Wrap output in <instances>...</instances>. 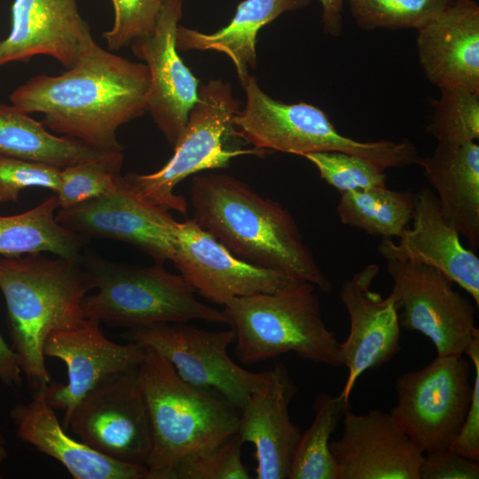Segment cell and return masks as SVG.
<instances>
[{
  "label": "cell",
  "mask_w": 479,
  "mask_h": 479,
  "mask_svg": "<svg viewBox=\"0 0 479 479\" xmlns=\"http://www.w3.org/2000/svg\"><path fill=\"white\" fill-rule=\"evenodd\" d=\"M148 67L93 41L59 75H38L10 95L21 111L41 113L50 130L100 151L123 152L119 127L147 112Z\"/></svg>",
  "instance_id": "cell-1"
},
{
  "label": "cell",
  "mask_w": 479,
  "mask_h": 479,
  "mask_svg": "<svg viewBox=\"0 0 479 479\" xmlns=\"http://www.w3.org/2000/svg\"><path fill=\"white\" fill-rule=\"evenodd\" d=\"M190 199L192 219L236 256L331 290L294 217L279 203L224 173L193 177Z\"/></svg>",
  "instance_id": "cell-2"
},
{
  "label": "cell",
  "mask_w": 479,
  "mask_h": 479,
  "mask_svg": "<svg viewBox=\"0 0 479 479\" xmlns=\"http://www.w3.org/2000/svg\"><path fill=\"white\" fill-rule=\"evenodd\" d=\"M92 288L82 255L0 256V290L6 303L12 349L35 392L51 382L43 354L46 338L84 321L81 304Z\"/></svg>",
  "instance_id": "cell-3"
},
{
  "label": "cell",
  "mask_w": 479,
  "mask_h": 479,
  "mask_svg": "<svg viewBox=\"0 0 479 479\" xmlns=\"http://www.w3.org/2000/svg\"><path fill=\"white\" fill-rule=\"evenodd\" d=\"M145 349L137 373L152 430L147 479H174L182 466L237 433L240 410L219 392L185 381L158 352Z\"/></svg>",
  "instance_id": "cell-4"
},
{
  "label": "cell",
  "mask_w": 479,
  "mask_h": 479,
  "mask_svg": "<svg viewBox=\"0 0 479 479\" xmlns=\"http://www.w3.org/2000/svg\"><path fill=\"white\" fill-rule=\"evenodd\" d=\"M82 265L97 292L81 304L84 318L128 329L157 323L200 319L226 324L218 310L197 299L194 288L164 263L137 266L118 263L96 254L82 256Z\"/></svg>",
  "instance_id": "cell-5"
},
{
  "label": "cell",
  "mask_w": 479,
  "mask_h": 479,
  "mask_svg": "<svg viewBox=\"0 0 479 479\" xmlns=\"http://www.w3.org/2000/svg\"><path fill=\"white\" fill-rule=\"evenodd\" d=\"M236 334V354L247 365L294 352L341 366L340 342L322 317L315 287L308 282L278 293L237 297L223 310Z\"/></svg>",
  "instance_id": "cell-6"
},
{
  "label": "cell",
  "mask_w": 479,
  "mask_h": 479,
  "mask_svg": "<svg viewBox=\"0 0 479 479\" xmlns=\"http://www.w3.org/2000/svg\"><path fill=\"white\" fill-rule=\"evenodd\" d=\"M239 110L240 101L233 97L230 83L208 81L199 88L198 100L170 159L155 172L128 173L123 180L140 199L185 216L187 202L174 192L182 180L203 170L226 168L239 155L265 153L228 145L229 138L236 136L232 118Z\"/></svg>",
  "instance_id": "cell-7"
},
{
  "label": "cell",
  "mask_w": 479,
  "mask_h": 479,
  "mask_svg": "<svg viewBox=\"0 0 479 479\" xmlns=\"http://www.w3.org/2000/svg\"><path fill=\"white\" fill-rule=\"evenodd\" d=\"M246 104L232 118L236 137L255 149L303 156L337 151L364 158L379 168L390 167L397 156L393 141H358L339 132L320 108L305 103L286 104L273 99L250 74L241 82Z\"/></svg>",
  "instance_id": "cell-8"
},
{
  "label": "cell",
  "mask_w": 479,
  "mask_h": 479,
  "mask_svg": "<svg viewBox=\"0 0 479 479\" xmlns=\"http://www.w3.org/2000/svg\"><path fill=\"white\" fill-rule=\"evenodd\" d=\"M469 376L463 355H447L397 379L389 413L423 453L449 449L457 436L470 405Z\"/></svg>",
  "instance_id": "cell-9"
},
{
  "label": "cell",
  "mask_w": 479,
  "mask_h": 479,
  "mask_svg": "<svg viewBox=\"0 0 479 479\" xmlns=\"http://www.w3.org/2000/svg\"><path fill=\"white\" fill-rule=\"evenodd\" d=\"M122 336L152 348L185 381L219 392L239 410L267 380V370L247 371L231 358L228 349L236 340L232 327L208 331L188 322L157 323L128 329Z\"/></svg>",
  "instance_id": "cell-10"
},
{
  "label": "cell",
  "mask_w": 479,
  "mask_h": 479,
  "mask_svg": "<svg viewBox=\"0 0 479 479\" xmlns=\"http://www.w3.org/2000/svg\"><path fill=\"white\" fill-rule=\"evenodd\" d=\"M137 368L100 381L78 402L62 426L111 459L145 465L153 441Z\"/></svg>",
  "instance_id": "cell-11"
},
{
  "label": "cell",
  "mask_w": 479,
  "mask_h": 479,
  "mask_svg": "<svg viewBox=\"0 0 479 479\" xmlns=\"http://www.w3.org/2000/svg\"><path fill=\"white\" fill-rule=\"evenodd\" d=\"M393 280L390 294L402 309L400 326L418 331L434 343L437 356L464 355L479 334L475 309L453 282L428 265L387 259Z\"/></svg>",
  "instance_id": "cell-12"
},
{
  "label": "cell",
  "mask_w": 479,
  "mask_h": 479,
  "mask_svg": "<svg viewBox=\"0 0 479 479\" xmlns=\"http://www.w3.org/2000/svg\"><path fill=\"white\" fill-rule=\"evenodd\" d=\"M56 220L84 240L101 238L131 245L155 263L173 260L177 221L169 210L140 199L119 176L106 193L59 208Z\"/></svg>",
  "instance_id": "cell-13"
},
{
  "label": "cell",
  "mask_w": 479,
  "mask_h": 479,
  "mask_svg": "<svg viewBox=\"0 0 479 479\" xmlns=\"http://www.w3.org/2000/svg\"><path fill=\"white\" fill-rule=\"evenodd\" d=\"M172 262L197 293L224 306L237 297L282 292L302 282L240 259L193 219L177 223Z\"/></svg>",
  "instance_id": "cell-14"
},
{
  "label": "cell",
  "mask_w": 479,
  "mask_h": 479,
  "mask_svg": "<svg viewBox=\"0 0 479 479\" xmlns=\"http://www.w3.org/2000/svg\"><path fill=\"white\" fill-rule=\"evenodd\" d=\"M183 5L184 0H162L153 31L130 43L134 54L149 70L147 112L172 148L185 128L200 88L176 45Z\"/></svg>",
  "instance_id": "cell-15"
},
{
  "label": "cell",
  "mask_w": 479,
  "mask_h": 479,
  "mask_svg": "<svg viewBox=\"0 0 479 479\" xmlns=\"http://www.w3.org/2000/svg\"><path fill=\"white\" fill-rule=\"evenodd\" d=\"M99 324L85 318L75 327L51 333L44 342V356L62 360L67 368V384L51 381L43 389L48 404L64 412L62 424L78 402L100 381L137 367L145 357V346L114 342L105 336Z\"/></svg>",
  "instance_id": "cell-16"
},
{
  "label": "cell",
  "mask_w": 479,
  "mask_h": 479,
  "mask_svg": "<svg viewBox=\"0 0 479 479\" xmlns=\"http://www.w3.org/2000/svg\"><path fill=\"white\" fill-rule=\"evenodd\" d=\"M342 436L329 443L339 479H420L424 453L390 413L347 410Z\"/></svg>",
  "instance_id": "cell-17"
},
{
  "label": "cell",
  "mask_w": 479,
  "mask_h": 479,
  "mask_svg": "<svg viewBox=\"0 0 479 479\" xmlns=\"http://www.w3.org/2000/svg\"><path fill=\"white\" fill-rule=\"evenodd\" d=\"M380 271L371 263L347 279L340 291L350 322L347 339L340 343V357L348 369L341 394L349 401L350 393L365 371L390 361L400 350L398 308L393 296L386 298L372 290Z\"/></svg>",
  "instance_id": "cell-18"
},
{
  "label": "cell",
  "mask_w": 479,
  "mask_h": 479,
  "mask_svg": "<svg viewBox=\"0 0 479 479\" xmlns=\"http://www.w3.org/2000/svg\"><path fill=\"white\" fill-rule=\"evenodd\" d=\"M264 385L240 410L237 434L255 446L256 479H288L302 435L289 415L297 386L285 365L267 370Z\"/></svg>",
  "instance_id": "cell-19"
},
{
  "label": "cell",
  "mask_w": 479,
  "mask_h": 479,
  "mask_svg": "<svg viewBox=\"0 0 479 479\" xmlns=\"http://www.w3.org/2000/svg\"><path fill=\"white\" fill-rule=\"evenodd\" d=\"M93 41L77 0H14L11 31L0 40V66L47 55L68 69Z\"/></svg>",
  "instance_id": "cell-20"
},
{
  "label": "cell",
  "mask_w": 479,
  "mask_h": 479,
  "mask_svg": "<svg viewBox=\"0 0 479 479\" xmlns=\"http://www.w3.org/2000/svg\"><path fill=\"white\" fill-rule=\"evenodd\" d=\"M412 226L396 243L383 239L379 252L386 259L404 260L432 267L459 285L479 305V258L463 246L458 231L444 217L435 192L416 193Z\"/></svg>",
  "instance_id": "cell-21"
},
{
  "label": "cell",
  "mask_w": 479,
  "mask_h": 479,
  "mask_svg": "<svg viewBox=\"0 0 479 479\" xmlns=\"http://www.w3.org/2000/svg\"><path fill=\"white\" fill-rule=\"evenodd\" d=\"M416 47L433 84L479 92V6L474 0H453L418 29Z\"/></svg>",
  "instance_id": "cell-22"
},
{
  "label": "cell",
  "mask_w": 479,
  "mask_h": 479,
  "mask_svg": "<svg viewBox=\"0 0 479 479\" xmlns=\"http://www.w3.org/2000/svg\"><path fill=\"white\" fill-rule=\"evenodd\" d=\"M16 436L38 452L60 462L75 479H147L145 465L111 459L71 437L59 421L43 389L10 412Z\"/></svg>",
  "instance_id": "cell-23"
},
{
  "label": "cell",
  "mask_w": 479,
  "mask_h": 479,
  "mask_svg": "<svg viewBox=\"0 0 479 479\" xmlns=\"http://www.w3.org/2000/svg\"><path fill=\"white\" fill-rule=\"evenodd\" d=\"M436 190L444 219L472 249L479 247V145L437 143L433 154L418 159Z\"/></svg>",
  "instance_id": "cell-24"
},
{
  "label": "cell",
  "mask_w": 479,
  "mask_h": 479,
  "mask_svg": "<svg viewBox=\"0 0 479 479\" xmlns=\"http://www.w3.org/2000/svg\"><path fill=\"white\" fill-rule=\"evenodd\" d=\"M311 0H244L231 21L221 29L206 34L178 26L176 45L179 51H216L232 62L240 83L257 65L256 36L259 30L281 14L310 4Z\"/></svg>",
  "instance_id": "cell-25"
},
{
  "label": "cell",
  "mask_w": 479,
  "mask_h": 479,
  "mask_svg": "<svg viewBox=\"0 0 479 479\" xmlns=\"http://www.w3.org/2000/svg\"><path fill=\"white\" fill-rule=\"evenodd\" d=\"M111 153L114 152L97 150L74 138L53 135L28 114L13 105L0 103V154L61 169Z\"/></svg>",
  "instance_id": "cell-26"
},
{
  "label": "cell",
  "mask_w": 479,
  "mask_h": 479,
  "mask_svg": "<svg viewBox=\"0 0 479 479\" xmlns=\"http://www.w3.org/2000/svg\"><path fill=\"white\" fill-rule=\"evenodd\" d=\"M56 194L35 208L12 216H0V256L51 253L64 257L81 256L84 239L56 220Z\"/></svg>",
  "instance_id": "cell-27"
},
{
  "label": "cell",
  "mask_w": 479,
  "mask_h": 479,
  "mask_svg": "<svg viewBox=\"0 0 479 479\" xmlns=\"http://www.w3.org/2000/svg\"><path fill=\"white\" fill-rule=\"evenodd\" d=\"M416 193L386 186L342 192L336 212L343 224L384 239L399 238L409 227Z\"/></svg>",
  "instance_id": "cell-28"
},
{
  "label": "cell",
  "mask_w": 479,
  "mask_h": 479,
  "mask_svg": "<svg viewBox=\"0 0 479 479\" xmlns=\"http://www.w3.org/2000/svg\"><path fill=\"white\" fill-rule=\"evenodd\" d=\"M312 409L313 421L301 435L288 479H339L329 443L350 403L341 393L333 397L321 392L314 397Z\"/></svg>",
  "instance_id": "cell-29"
},
{
  "label": "cell",
  "mask_w": 479,
  "mask_h": 479,
  "mask_svg": "<svg viewBox=\"0 0 479 479\" xmlns=\"http://www.w3.org/2000/svg\"><path fill=\"white\" fill-rule=\"evenodd\" d=\"M357 25L364 30L420 29L453 0H346Z\"/></svg>",
  "instance_id": "cell-30"
},
{
  "label": "cell",
  "mask_w": 479,
  "mask_h": 479,
  "mask_svg": "<svg viewBox=\"0 0 479 479\" xmlns=\"http://www.w3.org/2000/svg\"><path fill=\"white\" fill-rule=\"evenodd\" d=\"M432 100L433 115L427 132L437 143L474 142L479 138V92L463 88L440 89Z\"/></svg>",
  "instance_id": "cell-31"
},
{
  "label": "cell",
  "mask_w": 479,
  "mask_h": 479,
  "mask_svg": "<svg viewBox=\"0 0 479 479\" xmlns=\"http://www.w3.org/2000/svg\"><path fill=\"white\" fill-rule=\"evenodd\" d=\"M122 152L79 161L60 169V185L55 192L59 208H67L108 192L121 176Z\"/></svg>",
  "instance_id": "cell-32"
},
{
  "label": "cell",
  "mask_w": 479,
  "mask_h": 479,
  "mask_svg": "<svg viewBox=\"0 0 479 479\" xmlns=\"http://www.w3.org/2000/svg\"><path fill=\"white\" fill-rule=\"evenodd\" d=\"M318 169L320 177L341 193L386 186L384 170L359 156L337 151L303 155Z\"/></svg>",
  "instance_id": "cell-33"
},
{
  "label": "cell",
  "mask_w": 479,
  "mask_h": 479,
  "mask_svg": "<svg viewBox=\"0 0 479 479\" xmlns=\"http://www.w3.org/2000/svg\"><path fill=\"white\" fill-rule=\"evenodd\" d=\"M111 1L114 12V25L102 35L109 51L121 50L153 31L161 0Z\"/></svg>",
  "instance_id": "cell-34"
},
{
  "label": "cell",
  "mask_w": 479,
  "mask_h": 479,
  "mask_svg": "<svg viewBox=\"0 0 479 479\" xmlns=\"http://www.w3.org/2000/svg\"><path fill=\"white\" fill-rule=\"evenodd\" d=\"M60 168L0 154V204L17 202L29 187L47 188L56 192L60 185Z\"/></svg>",
  "instance_id": "cell-35"
},
{
  "label": "cell",
  "mask_w": 479,
  "mask_h": 479,
  "mask_svg": "<svg viewBox=\"0 0 479 479\" xmlns=\"http://www.w3.org/2000/svg\"><path fill=\"white\" fill-rule=\"evenodd\" d=\"M234 434L209 453L182 466L174 479H248V467L242 462V446Z\"/></svg>",
  "instance_id": "cell-36"
},
{
  "label": "cell",
  "mask_w": 479,
  "mask_h": 479,
  "mask_svg": "<svg viewBox=\"0 0 479 479\" xmlns=\"http://www.w3.org/2000/svg\"><path fill=\"white\" fill-rule=\"evenodd\" d=\"M465 354L472 361L475 375L470 405L450 450L470 460L479 461V334L473 338Z\"/></svg>",
  "instance_id": "cell-37"
},
{
  "label": "cell",
  "mask_w": 479,
  "mask_h": 479,
  "mask_svg": "<svg viewBox=\"0 0 479 479\" xmlns=\"http://www.w3.org/2000/svg\"><path fill=\"white\" fill-rule=\"evenodd\" d=\"M478 462L450 449L424 453L420 479H478Z\"/></svg>",
  "instance_id": "cell-38"
},
{
  "label": "cell",
  "mask_w": 479,
  "mask_h": 479,
  "mask_svg": "<svg viewBox=\"0 0 479 479\" xmlns=\"http://www.w3.org/2000/svg\"><path fill=\"white\" fill-rule=\"evenodd\" d=\"M0 381L8 387L20 386L22 382L19 358L0 335Z\"/></svg>",
  "instance_id": "cell-39"
},
{
  "label": "cell",
  "mask_w": 479,
  "mask_h": 479,
  "mask_svg": "<svg viewBox=\"0 0 479 479\" xmlns=\"http://www.w3.org/2000/svg\"><path fill=\"white\" fill-rule=\"evenodd\" d=\"M346 0H319L321 23L326 34L338 37L342 32V11Z\"/></svg>",
  "instance_id": "cell-40"
},
{
  "label": "cell",
  "mask_w": 479,
  "mask_h": 479,
  "mask_svg": "<svg viewBox=\"0 0 479 479\" xmlns=\"http://www.w3.org/2000/svg\"><path fill=\"white\" fill-rule=\"evenodd\" d=\"M7 457L6 441L2 433L0 432V464Z\"/></svg>",
  "instance_id": "cell-41"
},
{
  "label": "cell",
  "mask_w": 479,
  "mask_h": 479,
  "mask_svg": "<svg viewBox=\"0 0 479 479\" xmlns=\"http://www.w3.org/2000/svg\"><path fill=\"white\" fill-rule=\"evenodd\" d=\"M162 1V0H161Z\"/></svg>",
  "instance_id": "cell-42"
}]
</instances>
